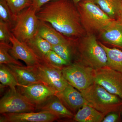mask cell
Here are the masks:
<instances>
[{
  "label": "cell",
  "instance_id": "9a60e30c",
  "mask_svg": "<svg viewBox=\"0 0 122 122\" xmlns=\"http://www.w3.org/2000/svg\"><path fill=\"white\" fill-rule=\"evenodd\" d=\"M6 65L15 76L19 84L18 86H27L35 83H43L30 66L12 64Z\"/></svg>",
  "mask_w": 122,
  "mask_h": 122
},
{
  "label": "cell",
  "instance_id": "83f0119b",
  "mask_svg": "<svg viewBox=\"0 0 122 122\" xmlns=\"http://www.w3.org/2000/svg\"><path fill=\"white\" fill-rule=\"evenodd\" d=\"M12 34L11 29L8 25L0 20V42L10 44Z\"/></svg>",
  "mask_w": 122,
  "mask_h": 122
},
{
  "label": "cell",
  "instance_id": "8fae6325",
  "mask_svg": "<svg viewBox=\"0 0 122 122\" xmlns=\"http://www.w3.org/2000/svg\"><path fill=\"white\" fill-rule=\"evenodd\" d=\"M1 114L0 122H52L61 118L55 114L46 111Z\"/></svg>",
  "mask_w": 122,
  "mask_h": 122
},
{
  "label": "cell",
  "instance_id": "603a6c76",
  "mask_svg": "<svg viewBox=\"0 0 122 122\" xmlns=\"http://www.w3.org/2000/svg\"><path fill=\"white\" fill-rule=\"evenodd\" d=\"M0 81L2 85L12 89L19 86L15 76L5 64H0Z\"/></svg>",
  "mask_w": 122,
  "mask_h": 122
},
{
  "label": "cell",
  "instance_id": "484cf974",
  "mask_svg": "<svg viewBox=\"0 0 122 122\" xmlns=\"http://www.w3.org/2000/svg\"><path fill=\"white\" fill-rule=\"evenodd\" d=\"M0 20L7 23L11 29L15 23V18L5 0H0Z\"/></svg>",
  "mask_w": 122,
  "mask_h": 122
},
{
  "label": "cell",
  "instance_id": "4316f807",
  "mask_svg": "<svg viewBox=\"0 0 122 122\" xmlns=\"http://www.w3.org/2000/svg\"><path fill=\"white\" fill-rule=\"evenodd\" d=\"M46 61L55 67L61 69L70 63L62 59L57 53L51 50L48 53L46 58Z\"/></svg>",
  "mask_w": 122,
  "mask_h": 122
},
{
  "label": "cell",
  "instance_id": "52a82bcc",
  "mask_svg": "<svg viewBox=\"0 0 122 122\" xmlns=\"http://www.w3.org/2000/svg\"><path fill=\"white\" fill-rule=\"evenodd\" d=\"M30 67L43 84L57 93L65 89L69 83L64 78L61 69L47 62L40 61L37 65Z\"/></svg>",
  "mask_w": 122,
  "mask_h": 122
},
{
  "label": "cell",
  "instance_id": "7a4b0ae2",
  "mask_svg": "<svg viewBox=\"0 0 122 122\" xmlns=\"http://www.w3.org/2000/svg\"><path fill=\"white\" fill-rule=\"evenodd\" d=\"M75 43L81 62L94 70L107 66L106 53L97 41L96 35L86 34L76 39Z\"/></svg>",
  "mask_w": 122,
  "mask_h": 122
},
{
  "label": "cell",
  "instance_id": "3957f363",
  "mask_svg": "<svg viewBox=\"0 0 122 122\" xmlns=\"http://www.w3.org/2000/svg\"><path fill=\"white\" fill-rule=\"evenodd\" d=\"M81 23L87 34H98L113 20L95 0H83L76 5Z\"/></svg>",
  "mask_w": 122,
  "mask_h": 122
},
{
  "label": "cell",
  "instance_id": "4dcf8cb0",
  "mask_svg": "<svg viewBox=\"0 0 122 122\" xmlns=\"http://www.w3.org/2000/svg\"><path fill=\"white\" fill-rule=\"evenodd\" d=\"M118 20L121 23H122V10L120 11V15Z\"/></svg>",
  "mask_w": 122,
  "mask_h": 122
},
{
  "label": "cell",
  "instance_id": "44dd1931",
  "mask_svg": "<svg viewBox=\"0 0 122 122\" xmlns=\"http://www.w3.org/2000/svg\"><path fill=\"white\" fill-rule=\"evenodd\" d=\"M103 11L113 20H117L122 10V0H95Z\"/></svg>",
  "mask_w": 122,
  "mask_h": 122
},
{
  "label": "cell",
  "instance_id": "8992f818",
  "mask_svg": "<svg viewBox=\"0 0 122 122\" xmlns=\"http://www.w3.org/2000/svg\"><path fill=\"white\" fill-rule=\"evenodd\" d=\"M68 83L81 92L95 82L94 70L81 61L75 62L61 69Z\"/></svg>",
  "mask_w": 122,
  "mask_h": 122
},
{
  "label": "cell",
  "instance_id": "4fadbf2b",
  "mask_svg": "<svg viewBox=\"0 0 122 122\" xmlns=\"http://www.w3.org/2000/svg\"><path fill=\"white\" fill-rule=\"evenodd\" d=\"M104 43L122 50V23L118 20H113L98 34Z\"/></svg>",
  "mask_w": 122,
  "mask_h": 122
},
{
  "label": "cell",
  "instance_id": "7402d4cb",
  "mask_svg": "<svg viewBox=\"0 0 122 122\" xmlns=\"http://www.w3.org/2000/svg\"><path fill=\"white\" fill-rule=\"evenodd\" d=\"M76 39L69 38L68 41L56 45L52 46V50L54 51L62 59L70 64L73 55L76 52L75 41Z\"/></svg>",
  "mask_w": 122,
  "mask_h": 122
},
{
  "label": "cell",
  "instance_id": "d6986e66",
  "mask_svg": "<svg viewBox=\"0 0 122 122\" xmlns=\"http://www.w3.org/2000/svg\"><path fill=\"white\" fill-rule=\"evenodd\" d=\"M26 44L41 61H46V55L52 50V45L37 34Z\"/></svg>",
  "mask_w": 122,
  "mask_h": 122
},
{
  "label": "cell",
  "instance_id": "9c48e42d",
  "mask_svg": "<svg viewBox=\"0 0 122 122\" xmlns=\"http://www.w3.org/2000/svg\"><path fill=\"white\" fill-rule=\"evenodd\" d=\"M95 82L122 99V74L107 66L94 70Z\"/></svg>",
  "mask_w": 122,
  "mask_h": 122
},
{
  "label": "cell",
  "instance_id": "d4e9b609",
  "mask_svg": "<svg viewBox=\"0 0 122 122\" xmlns=\"http://www.w3.org/2000/svg\"><path fill=\"white\" fill-rule=\"evenodd\" d=\"M15 18L32 5L31 0H5Z\"/></svg>",
  "mask_w": 122,
  "mask_h": 122
},
{
  "label": "cell",
  "instance_id": "1f68e13d",
  "mask_svg": "<svg viewBox=\"0 0 122 122\" xmlns=\"http://www.w3.org/2000/svg\"><path fill=\"white\" fill-rule=\"evenodd\" d=\"M73 1V2L75 4V5H77L80 2V1H81L83 0H72Z\"/></svg>",
  "mask_w": 122,
  "mask_h": 122
},
{
  "label": "cell",
  "instance_id": "d6a6232c",
  "mask_svg": "<svg viewBox=\"0 0 122 122\" xmlns=\"http://www.w3.org/2000/svg\"><path fill=\"white\" fill-rule=\"evenodd\" d=\"M120 115H121V119H122V106H121V107H120Z\"/></svg>",
  "mask_w": 122,
  "mask_h": 122
},
{
  "label": "cell",
  "instance_id": "30bf717a",
  "mask_svg": "<svg viewBox=\"0 0 122 122\" xmlns=\"http://www.w3.org/2000/svg\"><path fill=\"white\" fill-rule=\"evenodd\" d=\"M17 87V90L36 107L57 94L54 90L42 83L18 86Z\"/></svg>",
  "mask_w": 122,
  "mask_h": 122
},
{
  "label": "cell",
  "instance_id": "ffe728a7",
  "mask_svg": "<svg viewBox=\"0 0 122 122\" xmlns=\"http://www.w3.org/2000/svg\"><path fill=\"white\" fill-rule=\"evenodd\" d=\"M99 42L106 53L107 66L122 74V51L117 48H109Z\"/></svg>",
  "mask_w": 122,
  "mask_h": 122
},
{
  "label": "cell",
  "instance_id": "e0dca14e",
  "mask_svg": "<svg viewBox=\"0 0 122 122\" xmlns=\"http://www.w3.org/2000/svg\"><path fill=\"white\" fill-rule=\"evenodd\" d=\"M37 35L44 38L52 46L66 42L70 38L61 34L48 23L40 20Z\"/></svg>",
  "mask_w": 122,
  "mask_h": 122
},
{
  "label": "cell",
  "instance_id": "cb8c5ba5",
  "mask_svg": "<svg viewBox=\"0 0 122 122\" xmlns=\"http://www.w3.org/2000/svg\"><path fill=\"white\" fill-rule=\"evenodd\" d=\"M11 47L10 44L0 42V64L23 66L21 62L15 59L10 53Z\"/></svg>",
  "mask_w": 122,
  "mask_h": 122
},
{
  "label": "cell",
  "instance_id": "2e32d148",
  "mask_svg": "<svg viewBox=\"0 0 122 122\" xmlns=\"http://www.w3.org/2000/svg\"><path fill=\"white\" fill-rule=\"evenodd\" d=\"M36 110L39 111L50 112L58 115L61 118H71L74 116L73 114L56 95L52 96L44 103L37 107Z\"/></svg>",
  "mask_w": 122,
  "mask_h": 122
},
{
  "label": "cell",
  "instance_id": "5bb4252c",
  "mask_svg": "<svg viewBox=\"0 0 122 122\" xmlns=\"http://www.w3.org/2000/svg\"><path fill=\"white\" fill-rule=\"evenodd\" d=\"M69 83L62 91L56 95L70 109L75 111L86 104V102L81 92L77 90Z\"/></svg>",
  "mask_w": 122,
  "mask_h": 122
},
{
  "label": "cell",
  "instance_id": "6da1fadb",
  "mask_svg": "<svg viewBox=\"0 0 122 122\" xmlns=\"http://www.w3.org/2000/svg\"><path fill=\"white\" fill-rule=\"evenodd\" d=\"M38 19L51 25L66 37L77 39L86 33L76 5L72 0H54L36 13Z\"/></svg>",
  "mask_w": 122,
  "mask_h": 122
},
{
  "label": "cell",
  "instance_id": "ac0fdd59",
  "mask_svg": "<svg viewBox=\"0 0 122 122\" xmlns=\"http://www.w3.org/2000/svg\"><path fill=\"white\" fill-rule=\"evenodd\" d=\"M105 116L94 107L85 104L79 109L73 118L79 122H102Z\"/></svg>",
  "mask_w": 122,
  "mask_h": 122
},
{
  "label": "cell",
  "instance_id": "ba28073f",
  "mask_svg": "<svg viewBox=\"0 0 122 122\" xmlns=\"http://www.w3.org/2000/svg\"><path fill=\"white\" fill-rule=\"evenodd\" d=\"M36 106L16 89H10L0 100V113H20L34 112Z\"/></svg>",
  "mask_w": 122,
  "mask_h": 122
},
{
  "label": "cell",
  "instance_id": "f546056e",
  "mask_svg": "<svg viewBox=\"0 0 122 122\" xmlns=\"http://www.w3.org/2000/svg\"><path fill=\"white\" fill-rule=\"evenodd\" d=\"M53 0H31V6L36 10L37 13L44 5Z\"/></svg>",
  "mask_w": 122,
  "mask_h": 122
},
{
  "label": "cell",
  "instance_id": "277c9868",
  "mask_svg": "<svg viewBox=\"0 0 122 122\" xmlns=\"http://www.w3.org/2000/svg\"><path fill=\"white\" fill-rule=\"evenodd\" d=\"M81 92L87 105L105 116L110 112L120 111L122 99L110 93L97 83L94 82Z\"/></svg>",
  "mask_w": 122,
  "mask_h": 122
},
{
  "label": "cell",
  "instance_id": "7c38bea8",
  "mask_svg": "<svg viewBox=\"0 0 122 122\" xmlns=\"http://www.w3.org/2000/svg\"><path fill=\"white\" fill-rule=\"evenodd\" d=\"M10 42L12 47L9 53L15 59L23 61L27 66H33L38 64L40 61L39 59L26 43L17 39L12 33Z\"/></svg>",
  "mask_w": 122,
  "mask_h": 122
},
{
  "label": "cell",
  "instance_id": "5b68a950",
  "mask_svg": "<svg viewBox=\"0 0 122 122\" xmlns=\"http://www.w3.org/2000/svg\"><path fill=\"white\" fill-rule=\"evenodd\" d=\"M39 21L36 11L30 6L15 17L11 32L20 41L27 43L36 35Z\"/></svg>",
  "mask_w": 122,
  "mask_h": 122
},
{
  "label": "cell",
  "instance_id": "f1b7e54d",
  "mask_svg": "<svg viewBox=\"0 0 122 122\" xmlns=\"http://www.w3.org/2000/svg\"><path fill=\"white\" fill-rule=\"evenodd\" d=\"M121 118L120 111L112 112L105 116L102 122H116L119 121Z\"/></svg>",
  "mask_w": 122,
  "mask_h": 122
}]
</instances>
